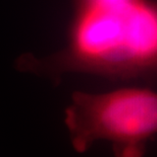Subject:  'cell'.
<instances>
[{"instance_id":"obj_1","label":"cell","mask_w":157,"mask_h":157,"mask_svg":"<svg viewBox=\"0 0 157 157\" xmlns=\"http://www.w3.org/2000/svg\"><path fill=\"white\" fill-rule=\"evenodd\" d=\"M72 2L65 45L48 56H19V71L56 85L68 73L116 82H157V0Z\"/></svg>"},{"instance_id":"obj_2","label":"cell","mask_w":157,"mask_h":157,"mask_svg":"<svg viewBox=\"0 0 157 157\" xmlns=\"http://www.w3.org/2000/svg\"><path fill=\"white\" fill-rule=\"evenodd\" d=\"M64 124L78 153L97 141H109L114 157H144L148 142L157 135V92L146 87L75 91Z\"/></svg>"}]
</instances>
